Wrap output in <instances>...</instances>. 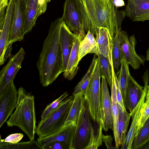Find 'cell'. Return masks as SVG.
<instances>
[{
  "label": "cell",
  "instance_id": "3957f363",
  "mask_svg": "<svg viewBox=\"0 0 149 149\" xmlns=\"http://www.w3.org/2000/svg\"><path fill=\"white\" fill-rule=\"evenodd\" d=\"M17 95L15 110L7 121V124L9 127H18L32 141L36 128L35 97L22 86L17 91Z\"/></svg>",
  "mask_w": 149,
  "mask_h": 149
},
{
  "label": "cell",
  "instance_id": "603a6c76",
  "mask_svg": "<svg viewBox=\"0 0 149 149\" xmlns=\"http://www.w3.org/2000/svg\"><path fill=\"white\" fill-rule=\"evenodd\" d=\"M129 65L125 59L123 58L120 69L116 74L125 108L126 104L128 79L130 75L129 71Z\"/></svg>",
  "mask_w": 149,
  "mask_h": 149
},
{
  "label": "cell",
  "instance_id": "9a60e30c",
  "mask_svg": "<svg viewBox=\"0 0 149 149\" xmlns=\"http://www.w3.org/2000/svg\"><path fill=\"white\" fill-rule=\"evenodd\" d=\"M125 11L133 21L149 20V0H128Z\"/></svg>",
  "mask_w": 149,
  "mask_h": 149
},
{
  "label": "cell",
  "instance_id": "d4e9b609",
  "mask_svg": "<svg viewBox=\"0 0 149 149\" xmlns=\"http://www.w3.org/2000/svg\"><path fill=\"white\" fill-rule=\"evenodd\" d=\"M74 97L72 105L63 127L72 122H77L81 111L85 105V100L82 94H78Z\"/></svg>",
  "mask_w": 149,
  "mask_h": 149
},
{
  "label": "cell",
  "instance_id": "e0dca14e",
  "mask_svg": "<svg viewBox=\"0 0 149 149\" xmlns=\"http://www.w3.org/2000/svg\"><path fill=\"white\" fill-rule=\"evenodd\" d=\"M96 40L98 53L107 58L111 65L112 63V50L113 39L108 29L100 27L95 31Z\"/></svg>",
  "mask_w": 149,
  "mask_h": 149
},
{
  "label": "cell",
  "instance_id": "7c38bea8",
  "mask_svg": "<svg viewBox=\"0 0 149 149\" xmlns=\"http://www.w3.org/2000/svg\"><path fill=\"white\" fill-rule=\"evenodd\" d=\"M15 0H9L2 26L0 27V65H3L10 53L11 47L8 45L10 32L14 12Z\"/></svg>",
  "mask_w": 149,
  "mask_h": 149
},
{
  "label": "cell",
  "instance_id": "4316f807",
  "mask_svg": "<svg viewBox=\"0 0 149 149\" xmlns=\"http://www.w3.org/2000/svg\"><path fill=\"white\" fill-rule=\"evenodd\" d=\"M149 141V117L140 129L132 144L131 149H141Z\"/></svg>",
  "mask_w": 149,
  "mask_h": 149
},
{
  "label": "cell",
  "instance_id": "9c48e42d",
  "mask_svg": "<svg viewBox=\"0 0 149 149\" xmlns=\"http://www.w3.org/2000/svg\"><path fill=\"white\" fill-rule=\"evenodd\" d=\"M144 83L143 91L139 102L132 112L130 113L132 117L131 124L126 138L121 145V149H131L133 142L136 137V132L142 109L146 99L148 87L149 73L145 72L143 77Z\"/></svg>",
  "mask_w": 149,
  "mask_h": 149
},
{
  "label": "cell",
  "instance_id": "ab89813d",
  "mask_svg": "<svg viewBox=\"0 0 149 149\" xmlns=\"http://www.w3.org/2000/svg\"><path fill=\"white\" fill-rule=\"evenodd\" d=\"M113 140V138L111 135H104L102 134V141L104 143L107 149H116V148L115 147H114L112 144Z\"/></svg>",
  "mask_w": 149,
  "mask_h": 149
},
{
  "label": "cell",
  "instance_id": "6da1fadb",
  "mask_svg": "<svg viewBox=\"0 0 149 149\" xmlns=\"http://www.w3.org/2000/svg\"><path fill=\"white\" fill-rule=\"evenodd\" d=\"M63 22L61 17L52 22L36 63L40 81L44 87L52 84L64 72L62 52L59 41Z\"/></svg>",
  "mask_w": 149,
  "mask_h": 149
},
{
  "label": "cell",
  "instance_id": "ffe728a7",
  "mask_svg": "<svg viewBox=\"0 0 149 149\" xmlns=\"http://www.w3.org/2000/svg\"><path fill=\"white\" fill-rule=\"evenodd\" d=\"M143 91V87L135 80L131 74L128 79L127 91L126 110L132 112L139 102Z\"/></svg>",
  "mask_w": 149,
  "mask_h": 149
},
{
  "label": "cell",
  "instance_id": "484cf974",
  "mask_svg": "<svg viewBox=\"0 0 149 149\" xmlns=\"http://www.w3.org/2000/svg\"><path fill=\"white\" fill-rule=\"evenodd\" d=\"M97 56L95 54L87 72L75 87L74 91L72 93L73 96L79 94H82L84 97L86 95L88 89L91 73L95 65Z\"/></svg>",
  "mask_w": 149,
  "mask_h": 149
},
{
  "label": "cell",
  "instance_id": "836d02e7",
  "mask_svg": "<svg viewBox=\"0 0 149 149\" xmlns=\"http://www.w3.org/2000/svg\"><path fill=\"white\" fill-rule=\"evenodd\" d=\"M149 117V101L147 103H144L141 113L137 125L136 132V136L137 135L140 129Z\"/></svg>",
  "mask_w": 149,
  "mask_h": 149
},
{
  "label": "cell",
  "instance_id": "60d3db41",
  "mask_svg": "<svg viewBox=\"0 0 149 149\" xmlns=\"http://www.w3.org/2000/svg\"><path fill=\"white\" fill-rule=\"evenodd\" d=\"M113 1L115 6L117 8L125 5L123 0H113Z\"/></svg>",
  "mask_w": 149,
  "mask_h": 149
},
{
  "label": "cell",
  "instance_id": "7a4b0ae2",
  "mask_svg": "<svg viewBox=\"0 0 149 149\" xmlns=\"http://www.w3.org/2000/svg\"><path fill=\"white\" fill-rule=\"evenodd\" d=\"M82 1L90 22V31L94 35L98 28L104 27L108 29L113 38L121 30L125 11L118 10L113 0Z\"/></svg>",
  "mask_w": 149,
  "mask_h": 149
},
{
  "label": "cell",
  "instance_id": "2e32d148",
  "mask_svg": "<svg viewBox=\"0 0 149 149\" xmlns=\"http://www.w3.org/2000/svg\"><path fill=\"white\" fill-rule=\"evenodd\" d=\"M76 126V122H72L54 133L43 138L38 137L37 141L42 149L47 144L56 141L65 143L71 149Z\"/></svg>",
  "mask_w": 149,
  "mask_h": 149
},
{
  "label": "cell",
  "instance_id": "52a82bcc",
  "mask_svg": "<svg viewBox=\"0 0 149 149\" xmlns=\"http://www.w3.org/2000/svg\"><path fill=\"white\" fill-rule=\"evenodd\" d=\"M88 109L84 105L76 122L71 149H85L90 141L91 123Z\"/></svg>",
  "mask_w": 149,
  "mask_h": 149
},
{
  "label": "cell",
  "instance_id": "bcb514c9",
  "mask_svg": "<svg viewBox=\"0 0 149 149\" xmlns=\"http://www.w3.org/2000/svg\"><path fill=\"white\" fill-rule=\"evenodd\" d=\"M81 0V1H82V0Z\"/></svg>",
  "mask_w": 149,
  "mask_h": 149
},
{
  "label": "cell",
  "instance_id": "8fae6325",
  "mask_svg": "<svg viewBox=\"0 0 149 149\" xmlns=\"http://www.w3.org/2000/svg\"><path fill=\"white\" fill-rule=\"evenodd\" d=\"M100 85V108L101 119L100 123L105 131L113 130V122L112 103L108 87L107 82L104 77H101Z\"/></svg>",
  "mask_w": 149,
  "mask_h": 149
},
{
  "label": "cell",
  "instance_id": "d6a6232c",
  "mask_svg": "<svg viewBox=\"0 0 149 149\" xmlns=\"http://www.w3.org/2000/svg\"><path fill=\"white\" fill-rule=\"evenodd\" d=\"M68 95V93L65 92L58 98L47 105L42 113L41 121L43 120L54 113Z\"/></svg>",
  "mask_w": 149,
  "mask_h": 149
},
{
  "label": "cell",
  "instance_id": "8d00e7d4",
  "mask_svg": "<svg viewBox=\"0 0 149 149\" xmlns=\"http://www.w3.org/2000/svg\"><path fill=\"white\" fill-rule=\"evenodd\" d=\"M23 136L24 135L21 133L12 134L8 136L4 139H1L0 137V142L15 143L19 142Z\"/></svg>",
  "mask_w": 149,
  "mask_h": 149
},
{
  "label": "cell",
  "instance_id": "83f0119b",
  "mask_svg": "<svg viewBox=\"0 0 149 149\" xmlns=\"http://www.w3.org/2000/svg\"><path fill=\"white\" fill-rule=\"evenodd\" d=\"M99 60V73L101 77L104 76L111 88L112 83V67L108 59L103 55H97Z\"/></svg>",
  "mask_w": 149,
  "mask_h": 149
},
{
  "label": "cell",
  "instance_id": "ee69618b",
  "mask_svg": "<svg viewBox=\"0 0 149 149\" xmlns=\"http://www.w3.org/2000/svg\"><path fill=\"white\" fill-rule=\"evenodd\" d=\"M146 59L147 61H149V47L146 51Z\"/></svg>",
  "mask_w": 149,
  "mask_h": 149
},
{
  "label": "cell",
  "instance_id": "1f68e13d",
  "mask_svg": "<svg viewBox=\"0 0 149 149\" xmlns=\"http://www.w3.org/2000/svg\"><path fill=\"white\" fill-rule=\"evenodd\" d=\"M102 127L99 123L97 131L91 125V134L89 142L85 149H96L102 145Z\"/></svg>",
  "mask_w": 149,
  "mask_h": 149
},
{
  "label": "cell",
  "instance_id": "7bdbcfd3",
  "mask_svg": "<svg viewBox=\"0 0 149 149\" xmlns=\"http://www.w3.org/2000/svg\"><path fill=\"white\" fill-rule=\"evenodd\" d=\"M141 149H149V141L144 145L141 148Z\"/></svg>",
  "mask_w": 149,
  "mask_h": 149
},
{
  "label": "cell",
  "instance_id": "4dcf8cb0",
  "mask_svg": "<svg viewBox=\"0 0 149 149\" xmlns=\"http://www.w3.org/2000/svg\"><path fill=\"white\" fill-rule=\"evenodd\" d=\"M0 149H42L37 141L34 140L24 142L11 143L0 142Z\"/></svg>",
  "mask_w": 149,
  "mask_h": 149
},
{
  "label": "cell",
  "instance_id": "5b68a950",
  "mask_svg": "<svg viewBox=\"0 0 149 149\" xmlns=\"http://www.w3.org/2000/svg\"><path fill=\"white\" fill-rule=\"evenodd\" d=\"M73 99L72 96L65 98L54 113L39 123L36 130V133L39 138H43L54 133L63 127L72 105Z\"/></svg>",
  "mask_w": 149,
  "mask_h": 149
},
{
  "label": "cell",
  "instance_id": "5bb4252c",
  "mask_svg": "<svg viewBox=\"0 0 149 149\" xmlns=\"http://www.w3.org/2000/svg\"><path fill=\"white\" fill-rule=\"evenodd\" d=\"M25 0H15L14 10L10 32L8 45L24 39L23 31L24 12Z\"/></svg>",
  "mask_w": 149,
  "mask_h": 149
},
{
  "label": "cell",
  "instance_id": "8992f818",
  "mask_svg": "<svg viewBox=\"0 0 149 149\" xmlns=\"http://www.w3.org/2000/svg\"><path fill=\"white\" fill-rule=\"evenodd\" d=\"M99 60L97 57L90 80L88 91L84 97L91 117L95 122L100 123L101 119L100 108V83Z\"/></svg>",
  "mask_w": 149,
  "mask_h": 149
},
{
  "label": "cell",
  "instance_id": "d6986e66",
  "mask_svg": "<svg viewBox=\"0 0 149 149\" xmlns=\"http://www.w3.org/2000/svg\"><path fill=\"white\" fill-rule=\"evenodd\" d=\"M85 36L81 34L78 35H76L66 69L63 73L65 78L69 80H71L74 78L79 69L78 66L79 62L78 61L79 47L81 42Z\"/></svg>",
  "mask_w": 149,
  "mask_h": 149
},
{
  "label": "cell",
  "instance_id": "f1b7e54d",
  "mask_svg": "<svg viewBox=\"0 0 149 149\" xmlns=\"http://www.w3.org/2000/svg\"><path fill=\"white\" fill-rule=\"evenodd\" d=\"M112 83L111 99L113 122V131L115 142L117 140V127L119 118V111L116 95V88L113 75L112 73Z\"/></svg>",
  "mask_w": 149,
  "mask_h": 149
},
{
  "label": "cell",
  "instance_id": "30bf717a",
  "mask_svg": "<svg viewBox=\"0 0 149 149\" xmlns=\"http://www.w3.org/2000/svg\"><path fill=\"white\" fill-rule=\"evenodd\" d=\"M25 53L21 47L19 51L9 60L0 72V94L8 85L13 81L15 76L21 67Z\"/></svg>",
  "mask_w": 149,
  "mask_h": 149
},
{
  "label": "cell",
  "instance_id": "f35d334b",
  "mask_svg": "<svg viewBox=\"0 0 149 149\" xmlns=\"http://www.w3.org/2000/svg\"><path fill=\"white\" fill-rule=\"evenodd\" d=\"M47 0H38L37 8L39 16L45 13L47 6Z\"/></svg>",
  "mask_w": 149,
  "mask_h": 149
},
{
  "label": "cell",
  "instance_id": "f546056e",
  "mask_svg": "<svg viewBox=\"0 0 149 149\" xmlns=\"http://www.w3.org/2000/svg\"><path fill=\"white\" fill-rule=\"evenodd\" d=\"M119 32L117 33L113 38L112 50L113 65L114 70L116 72L119 70L122 59Z\"/></svg>",
  "mask_w": 149,
  "mask_h": 149
},
{
  "label": "cell",
  "instance_id": "cb8c5ba5",
  "mask_svg": "<svg viewBox=\"0 0 149 149\" xmlns=\"http://www.w3.org/2000/svg\"><path fill=\"white\" fill-rule=\"evenodd\" d=\"M98 53L97 46L95 38L94 35L89 30L85 38L81 42L78 52V61L88 54Z\"/></svg>",
  "mask_w": 149,
  "mask_h": 149
},
{
  "label": "cell",
  "instance_id": "f6af8a7d",
  "mask_svg": "<svg viewBox=\"0 0 149 149\" xmlns=\"http://www.w3.org/2000/svg\"><path fill=\"white\" fill-rule=\"evenodd\" d=\"M51 0H47V3L49 2Z\"/></svg>",
  "mask_w": 149,
  "mask_h": 149
},
{
  "label": "cell",
  "instance_id": "e575fe53",
  "mask_svg": "<svg viewBox=\"0 0 149 149\" xmlns=\"http://www.w3.org/2000/svg\"><path fill=\"white\" fill-rule=\"evenodd\" d=\"M111 66L112 73L113 75L114 79L117 101L123 110L126 111V110L125 109L123 104L120 89L113 64L111 65Z\"/></svg>",
  "mask_w": 149,
  "mask_h": 149
},
{
  "label": "cell",
  "instance_id": "b9f144b4",
  "mask_svg": "<svg viewBox=\"0 0 149 149\" xmlns=\"http://www.w3.org/2000/svg\"><path fill=\"white\" fill-rule=\"evenodd\" d=\"M149 101V86H148L147 92L146 95V99L145 103H147Z\"/></svg>",
  "mask_w": 149,
  "mask_h": 149
},
{
  "label": "cell",
  "instance_id": "4fadbf2b",
  "mask_svg": "<svg viewBox=\"0 0 149 149\" xmlns=\"http://www.w3.org/2000/svg\"><path fill=\"white\" fill-rule=\"evenodd\" d=\"M17 98V91L12 81L0 94V128L15 108Z\"/></svg>",
  "mask_w": 149,
  "mask_h": 149
},
{
  "label": "cell",
  "instance_id": "ac0fdd59",
  "mask_svg": "<svg viewBox=\"0 0 149 149\" xmlns=\"http://www.w3.org/2000/svg\"><path fill=\"white\" fill-rule=\"evenodd\" d=\"M75 36L63 21L60 32L59 41L62 52L64 71L66 69Z\"/></svg>",
  "mask_w": 149,
  "mask_h": 149
},
{
  "label": "cell",
  "instance_id": "277c9868",
  "mask_svg": "<svg viewBox=\"0 0 149 149\" xmlns=\"http://www.w3.org/2000/svg\"><path fill=\"white\" fill-rule=\"evenodd\" d=\"M63 22L76 35L86 36L85 31L91 29V24L85 8L81 0H65L62 17Z\"/></svg>",
  "mask_w": 149,
  "mask_h": 149
},
{
  "label": "cell",
  "instance_id": "ba28073f",
  "mask_svg": "<svg viewBox=\"0 0 149 149\" xmlns=\"http://www.w3.org/2000/svg\"><path fill=\"white\" fill-rule=\"evenodd\" d=\"M122 58H124L134 69H139L144 65L145 59L138 55L135 51L137 43L134 35L128 37L126 32L120 30L119 32Z\"/></svg>",
  "mask_w": 149,
  "mask_h": 149
},
{
  "label": "cell",
  "instance_id": "7402d4cb",
  "mask_svg": "<svg viewBox=\"0 0 149 149\" xmlns=\"http://www.w3.org/2000/svg\"><path fill=\"white\" fill-rule=\"evenodd\" d=\"M119 111L118 121L117 127V140L115 147L118 149L125 139L126 132L131 115L126 111L123 110L118 103Z\"/></svg>",
  "mask_w": 149,
  "mask_h": 149
},
{
  "label": "cell",
  "instance_id": "44dd1931",
  "mask_svg": "<svg viewBox=\"0 0 149 149\" xmlns=\"http://www.w3.org/2000/svg\"><path fill=\"white\" fill-rule=\"evenodd\" d=\"M38 0H25L23 31L24 34L31 30L39 16L37 5Z\"/></svg>",
  "mask_w": 149,
  "mask_h": 149
},
{
  "label": "cell",
  "instance_id": "d590c367",
  "mask_svg": "<svg viewBox=\"0 0 149 149\" xmlns=\"http://www.w3.org/2000/svg\"><path fill=\"white\" fill-rule=\"evenodd\" d=\"M43 149H70L69 146L65 143L58 141L51 142L43 148Z\"/></svg>",
  "mask_w": 149,
  "mask_h": 149
},
{
  "label": "cell",
  "instance_id": "74e56055",
  "mask_svg": "<svg viewBox=\"0 0 149 149\" xmlns=\"http://www.w3.org/2000/svg\"><path fill=\"white\" fill-rule=\"evenodd\" d=\"M8 0H0V27L3 24Z\"/></svg>",
  "mask_w": 149,
  "mask_h": 149
}]
</instances>
